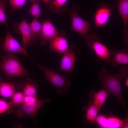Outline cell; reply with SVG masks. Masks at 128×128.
<instances>
[{"mask_svg": "<svg viewBox=\"0 0 128 128\" xmlns=\"http://www.w3.org/2000/svg\"><path fill=\"white\" fill-rule=\"evenodd\" d=\"M128 72L126 65L121 67L118 73L116 74H110L107 69L103 68L98 72L97 77V79L101 82L104 88L116 97L125 108L126 105L122 93L121 81Z\"/></svg>", "mask_w": 128, "mask_h": 128, "instance_id": "6da1fadb", "label": "cell"}, {"mask_svg": "<svg viewBox=\"0 0 128 128\" xmlns=\"http://www.w3.org/2000/svg\"><path fill=\"white\" fill-rule=\"evenodd\" d=\"M0 62V68L5 74L8 80L13 77L22 78L29 74L20 63L15 53H7L2 57Z\"/></svg>", "mask_w": 128, "mask_h": 128, "instance_id": "7a4b0ae2", "label": "cell"}, {"mask_svg": "<svg viewBox=\"0 0 128 128\" xmlns=\"http://www.w3.org/2000/svg\"><path fill=\"white\" fill-rule=\"evenodd\" d=\"M37 68L44 73V79L50 82L57 88L56 93L58 95H66L71 85V82L69 80V75L65 74L61 75L47 67L39 64Z\"/></svg>", "mask_w": 128, "mask_h": 128, "instance_id": "3957f363", "label": "cell"}, {"mask_svg": "<svg viewBox=\"0 0 128 128\" xmlns=\"http://www.w3.org/2000/svg\"><path fill=\"white\" fill-rule=\"evenodd\" d=\"M88 46L92 49L100 62L110 63L111 50L109 49L100 42V38L94 33L88 34L84 37Z\"/></svg>", "mask_w": 128, "mask_h": 128, "instance_id": "277c9868", "label": "cell"}, {"mask_svg": "<svg viewBox=\"0 0 128 128\" xmlns=\"http://www.w3.org/2000/svg\"><path fill=\"white\" fill-rule=\"evenodd\" d=\"M79 10V7L76 5H74L72 7L67 8L65 11L71 17L70 28L85 37L88 34L91 24L78 15V13Z\"/></svg>", "mask_w": 128, "mask_h": 128, "instance_id": "5b68a950", "label": "cell"}, {"mask_svg": "<svg viewBox=\"0 0 128 128\" xmlns=\"http://www.w3.org/2000/svg\"><path fill=\"white\" fill-rule=\"evenodd\" d=\"M51 99H38L37 101L33 104H27L22 103L16 107L15 111L16 115L18 118H22L26 115L29 116L33 120H36L35 116L36 114L45 103H50Z\"/></svg>", "mask_w": 128, "mask_h": 128, "instance_id": "8992f818", "label": "cell"}, {"mask_svg": "<svg viewBox=\"0 0 128 128\" xmlns=\"http://www.w3.org/2000/svg\"><path fill=\"white\" fill-rule=\"evenodd\" d=\"M73 45H69L68 50L63 53L61 59L59 72L69 73L73 71L77 55L78 53Z\"/></svg>", "mask_w": 128, "mask_h": 128, "instance_id": "52a82bcc", "label": "cell"}, {"mask_svg": "<svg viewBox=\"0 0 128 128\" xmlns=\"http://www.w3.org/2000/svg\"><path fill=\"white\" fill-rule=\"evenodd\" d=\"M2 48L3 50L7 53H19L28 56L31 58L33 59L13 37L7 29L6 36L2 44Z\"/></svg>", "mask_w": 128, "mask_h": 128, "instance_id": "ba28073f", "label": "cell"}, {"mask_svg": "<svg viewBox=\"0 0 128 128\" xmlns=\"http://www.w3.org/2000/svg\"><path fill=\"white\" fill-rule=\"evenodd\" d=\"M42 27L38 40L41 45L46 44L50 40L58 35L59 32L48 18L42 22Z\"/></svg>", "mask_w": 128, "mask_h": 128, "instance_id": "9c48e42d", "label": "cell"}, {"mask_svg": "<svg viewBox=\"0 0 128 128\" xmlns=\"http://www.w3.org/2000/svg\"><path fill=\"white\" fill-rule=\"evenodd\" d=\"M114 7V6H109L106 3H102L99 5L94 16L96 27H104L105 26Z\"/></svg>", "mask_w": 128, "mask_h": 128, "instance_id": "30bf717a", "label": "cell"}, {"mask_svg": "<svg viewBox=\"0 0 128 128\" xmlns=\"http://www.w3.org/2000/svg\"><path fill=\"white\" fill-rule=\"evenodd\" d=\"M14 30L16 32L21 34L23 42V47L26 50L28 44H32L33 37L29 24L25 18L20 22L13 24Z\"/></svg>", "mask_w": 128, "mask_h": 128, "instance_id": "8fae6325", "label": "cell"}, {"mask_svg": "<svg viewBox=\"0 0 128 128\" xmlns=\"http://www.w3.org/2000/svg\"><path fill=\"white\" fill-rule=\"evenodd\" d=\"M64 31H61L58 35L49 41L50 44L49 49L50 52L55 51L61 54L68 50L69 46Z\"/></svg>", "mask_w": 128, "mask_h": 128, "instance_id": "7c38bea8", "label": "cell"}, {"mask_svg": "<svg viewBox=\"0 0 128 128\" xmlns=\"http://www.w3.org/2000/svg\"><path fill=\"white\" fill-rule=\"evenodd\" d=\"M117 2L119 11L123 23L124 43L126 45L128 41L127 28L128 20V0H117Z\"/></svg>", "mask_w": 128, "mask_h": 128, "instance_id": "4fadbf2b", "label": "cell"}, {"mask_svg": "<svg viewBox=\"0 0 128 128\" xmlns=\"http://www.w3.org/2000/svg\"><path fill=\"white\" fill-rule=\"evenodd\" d=\"M128 47L122 50H111L110 62L112 66L114 67L118 65H126L128 64Z\"/></svg>", "mask_w": 128, "mask_h": 128, "instance_id": "5bb4252c", "label": "cell"}, {"mask_svg": "<svg viewBox=\"0 0 128 128\" xmlns=\"http://www.w3.org/2000/svg\"><path fill=\"white\" fill-rule=\"evenodd\" d=\"M15 84L11 82H4L0 77V95L4 98H11L16 92Z\"/></svg>", "mask_w": 128, "mask_h": 128, "instance_id": "9a60e30c", "label": "cell"}, {"mask_svg": "<svg viewBox=\"0 0 128 128\" xmlns=\"http://www.w3.org/2000/svg\"><path fill=\"white\" fill-rule=\"evenodd\" d=\"M20 86L25 96H37V89L38 85L34 80L27 78Z\"/></svg>", "mask_w": 128, "mask_h": 128, "instance_id": "2e32d148", "label": "cell"}, {"mask_svg": "<svg viewBox=\"0 0 128 128\" xmlns=\"http://www.w3.org/2000/svg\"><path fill=\"white\" fill-rule=\"evenodd\" d=\"M69 0H52L48 3V6L50 10L57 13H61L65 11L66 3Z\"/></svg>", "mask_w": 128, "mask_h": 128, "instance_id": "e0dca14e", "label": "cell"}, {"mask_svg": "<svg viewBox=\"0 0 128 128\" xmlns=\"http://www.w3.org/2000/svg\"><path fill=\"white\" fill-rule=\"evenodd\" d=\"M109 93L104 88L95 93L92 103L99 110L105 101Z\"/></svg>", "mask_w": 128, "mask_h": 128, "instance_id": "ac0fdd59", "label": "cell"}, {"mask_svg": "<svg viewBox=\"0 0 128 128\" xmlns=\"http://www.w3.org/2000/svg\"><path fill=\"white\" fill-rule=\"evenodd\" d=\"M32 34L33 39L32 44L36 43L38 40L42 27V22H39L37 18H34L29 24Z\"/></svg>", "mask_w": 128, "mask_h": 128, "instance_id": "d6986e66", "label": "cell"}, {"mask_svg": "<svg viewBox=\"0 0 128 128\" xmlns=\"http://www.w3.org/2000/svg\"><path fill=\"white\" fill-rule=\"evenodd\" d=\"M86 111V122L94 123L97 116L98 109L91 102L87 107L84 108Z\"/></svg>", "mask_w": 128, "mask_h": 128, "instance_id": "ffe728a7", "label": "cell"}, {"mask_svg": "<svg viewBox=\"0 0 128 128\" xmlns=\"http://www.w3.org/2000/svg\"><path fill=\"white\" fill-rule=\"evenodd\" d=\"M41 0H28L29 2L32 3L28 13L30 14L34 18H37L41 16Z\"/></svg>", "mask_w": 128, "mask_h": 128, "instance_id": "44dd1931", "label": "cell"}, {"mask_svg": "<svg viewBox=\"0 0 128 128\" xmlns=\"http://www.w3.org/2000/svg\"><path fill=\"white\" fill-rule=\"evenodd\" d=\"M25 95L22 91L16 92L11 98L10 102L12 110L14 107L20 105L23 103Z\"/></svg>", "mask_w": 128, "mask_h": 128, "instance_id": "7402d4cb", "label": "cell"}, {"mask_svg": "<svg viewBox=\"0 0 128 128\" xmlns=\"http://www.w3.org/2000/svg\"><path fill=\"white\" fill-rule=\"evenodd\" d=\"M124 121L114 116L107 117V128H119L123 127Z\"/></svg>", "mask_w": 128, "mask_h": 128, "instance_id": "603a6c76", "label": "cell"}, {"mask_svg": "<svg viewBox=\"0 0 128 128\" xmlns=\"http://www.w3.org/2000/svg\"><path fill=\"white\" fill-rule=\"evenodd\" d=\"M6 3L8 2L11 7L10 11L14 13L21 8L25 3L27 0H4Z\"/></svg>", "mask_w": 128, "mask_h": 128, "instance_id": "cb8c5ba5", "label": "cell"}, {"mask_svg": "<svg viewBox=\"0 0 128 128\" xmlns=\"http://www.w3.org/2000/svg\"><path fill=\"white\" fill-rule=\"evenodd\" d=\"M12 110L10 102L0 99V115L6 112L9 113Z\"/></svg>", "mask_w": 128, "mask_h": 128, "instance_id": "d4e9b609", "label": "cell"}, {"mask_svg": "<svg viewBox=\"0 0 128 128\" xmlns=\"http://www.w3.org/2000/svg\"><path fill=\"white\" fill-rule=\"evenodd\" d=\"M6 2L4 0H0V22L7 26L5 12Z\"/></svg>", "mask_w": 128, "mask_h": 128, "instance_id": "484cf974", "label": "cell"}, {"mask_svg": "<svg viewBox=\"0 0 128 128\" xmlns=\"http://www.w3.org/2000/svg\"><path fill=\"white\" fill-rule=\"evenodd\" d=\"M107 117L103 115H100L97 117L95 121L98 125L102 128H107Z\"/></svg>", "mask_w": 128, "mask_h": 128, "instance_id": "4316f807", "label": "cell"}, {"mask_svg": "<svg viewBox=\"0 0 128 128\" xmlns=\"http://www.w3.org/2000/svg\"><path fill=\"white\" fill-rule=\"evenodd\" d=\"M38 100L37 96L25 95L23 103L27 104H33L36 103Z\"/></svg>", "mask_w": 128, "mask_h": 128, "instance_id": "83f0119b", "label": "cell"}, {"mask_svg": "<svg viewBox=\"0 0 128 128\" xmlns=\"http://www.w3.org/2000/svg\"><path fill=\"white\" fill-rule=\"evenodd\" d=\"M127 111H126V116L125 120V121H124V123L123 126V128H128V115Z\"/></svg>", "mask_w": 128, "mask_h": 128, "instance_id": "f1b7e54d", "label": "cell"}, {"mask_svg": "<svg viewBox=\"0 0 128 128\" xmlns=\"http://www.w3.org/2000/svg\"><path fill=\"white\" fill-rule=\"evenodd\" d=\"M125 85L127 87H128V78H127L125 81Z\"/></svg>", "mask_w": 128, "mask_h": 128, "instance_id": "f546056e", "label": "cell"}, {"mask_svg": "<svg viewBox=\"0 0 128 128\" xmlns=\"http://www.w3.org/2000/svg\"><path fill=\"white\" fill-rule=\"evenodd\" d=\"M46 5H48L49 2L52 0H42Z\"/></svg>", "mask_w": 128, "mask_h": 128, "instance_id": "4dcf8cb0", "label": "cell"}, {"mask_svg": "<svg viewBox=\"0 0 128 128\" xmlns=\"http://www.w3.org/2000/svg\"></svg>", "mask_w": 128, "mask_h": 128, "instance_id": "1f68e13d", "label": "cell"}]
</instances>
